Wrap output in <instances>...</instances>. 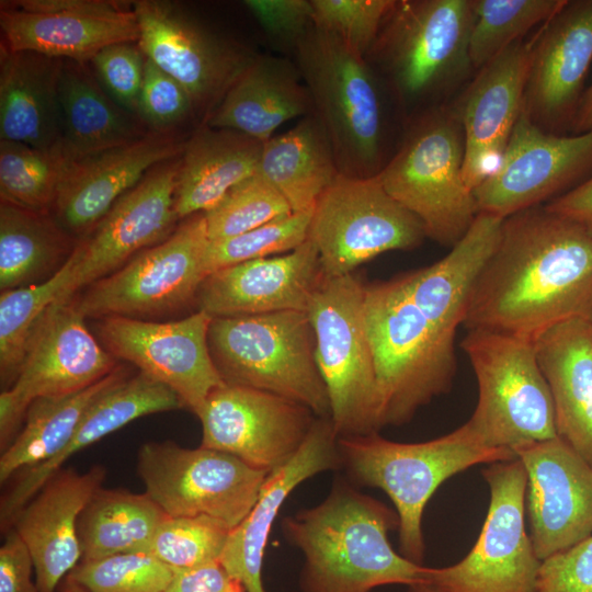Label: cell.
<instances>
[{
	"instance_id": "1",
	"label": "cell",
	"mask_w": 592,
	"mask_h": 592,
	"mask_svg": "<svg viewBox=\"0 0 592 592\" xmlns=\"http://www.w3.org/2000/svg\"><path fill=\"white\" fill-rule=\"evenodd\" d=\"M480 267L474 253L455 248L428 266L364 286L380 429L409 422L452 388L456 333Z\"/></svg>"
},
{
	"instance_id": "2",
	"label": "cell",
	"mask_w": 592,
	"mask_h": 592,
	"mask_svg": "<svg viewBox=\"0 0 592 592\" xmlns=\"http://www.w3.org/2000/svg\"><path fill=\"white\" fill-rule=\"evenodd\" d=\"M572 319L592 322V229L544 204L504 218L464 327L534 341Z\"/></svg>"
},
{
	"instance_id": "3",
	"label": "cell",
	"mask_w": 592,
	"mask_h": 592,
	"mask_svg": "<svg viewBox=\"0 0 592 592\" xmlns=\"http://www.w3.org/2000/svg\"><path fill=\"white\" fill-rule=\"evenodd\" d=\"M396 511L346 480H335L319 504L282 520L288 544L300 550L301 592H369L387 584L425 581L428 567L396 553L388 532Z\"/></svg>"
},
{
	"instance_id": "4",
	"label": "cell",
	"mask_w": 592,
	"mask_h": 592,
	"mask_svg": "<svg viewBox=\"0 0 592 592\" xmlns=\"http://www.w3.org/2000/svg\"><path fill=\"white\" fill-rule=\"evenodd\" d=\"M338 448L352 483L378 488L388 496L399 521V551L420 565L425 551L423 511L437 488L471 466L515 458L512 449L480 444L465 424L419 443L389 441L378 432L342 436Z\"/></svg>"
},
{
	"instance_id": "5",
	"label": "cell",
	"mask_w": 592,
	"mask_h": 592,
	"mask_svg": "<svg viewBox=\"0 0 592 592\" xmlns=\"http://www.w3.org/2000/svg\"><path fill=\"white\" fill-rule=\"evenodd\" d=\"M292 55L340 174L376 177L388 161L385 110L376 71L365 57L315 25Z\"/></svg>"
},
{
	"instance_id": "6",
	"label": "cell",
	"mask_w": 592,
	"mask_h": 592,
	"mask_svg": "<svg viewBox=\"0 0 592 592\" xmlns=\"http://www.w3.org/2000/svg\"><path fill=\"white\" fill-rule=\"evenodd\" d=\"M463 163L464 134L457 114L430 107L411 118L396 152L376 178L422 223L428 238L453 248L478 215Z\"/></svg>"
},
{
	"instance_id": "7",
	"label": "cell",
	"mask_w": 592,
	"mask_h": 592,
	"mask_svg": "<svg viewBox=\"0 0 592 592\" xmlns=\"http://www.w3.org/2000/svg\"><path fill=\"white\" fill-rule=\"evenodd\" d=\"M470 0H395L365 59L409 109L435 98L473 68Z\"/></svg>"
},
{
	"instance_id": "8",
	"label": "cell",
	"mask_w": 592,
	"mask_h": 592,
	"mask_svg": "<svg viewBox=\"0 0 592 592\" xmlns=\"http://www.w3.org/2000/svg\"><path fill=\"white\" fill-rule=\"evenodd\" d=\"M208 346L225 384L269 391L306 406L317 418L330 419L306 311L213 318Z\"/></svg>"
},
{
	"instance_id": "9",
	"label": "cell",
	"mask_w": 592,
	"mask_h": 592,
	"mask_svg": "<svg viewBox=\"0 0 592 592\" xmlns=\"http://www.w3.org/2000/svg\"><path fill=\"white\" fill-rule=\"evenodd\" d=\"M460 346L478 385L476 408L464 424L480 444L513 449L557 436L553 396L533 340L471 329Z\"/></svg>"
},
{
	"instance_id": "10",
	"label": "cell",
	"mask_w": 592,
	"mask_h": 592,
	"mask_svg": "<svg viewBox=\"0 0 592 592\" xmlns=\"http://www.w3.org/2000/svg\"><path fill=\"white\" fill-rule=\"evenodd\" d=\"M364 284L354 273L323 277L307 314L316 338V361L327 387L338 437L380 430L373 352L364 316Z\"/></svg>"
},
{
	"instance_id": "11",
	"label": "cell",
	"mask_w": 592,
	"mask_h": 592,
	"mask_svg": "<svg viewBox=\"0 0 592 592\" xmlns=\"http://www.w3.org/2000/svg\"><path fill=\"white\" fill-rule=\"evenodd\" d=\"M146 493L170 517L208 516L237 527L251 512L270 473L208 447L148 442L137 454Z\"/></svg>"
},
{
	"instance_id": "12",
	"label": "cell",
	"mask_w": 592,
	"mask_h": 592,
	"mask_svg": "<svg viewBox=\"0 0 592 592\" xmlns=\"http://www.w3.org/2000/svg\"><path fill=\"white\" fill-rule=\"evenodd\" d=\"M487 515L470 551L458 562L430 568L425 581L443 592H535L542 560L525 530L526 473L519 458L489 464Z\"/></svg>"
},
{
	"instance_id": "13",
	"label": "cell",
	"mask_w": 592,
	"mask_h": 592,
	"mask_svg": "<svg viewBox=\"0 0 592 592\" xmlns=\"http://www.w3.org/2000/svg\"><path fill=\"white\" fill-rule=\"evenodd\" d=\"M132 4L141 52L186 90L198 123H206L257 54L179 3L137 0Z\"/></svg>"
},
{
	"instance_id": "14",
	"label": "cell",
	"mask_w": 592,
	"mask_h": 592,
	"mask_svg": "<svg viewBox=\"0 0 592 592\" xmlns=\"http://www.w3.org/2000/svg\"><path fill=\"white\" fill-rule=\"evenodd\" d=\"M204 213L182 220L164 241L132 258L73 297L84 317H143L174 311L196 299L207 277Z\"/></svg>"
},
{
	"instance_id": "15",
	"label": "cell",
	"mask_w": 592,
	"mask_h": 592,
	"mask_svg": "<svg viewBox=\"0 0 592 592\" xmlns=\"http://www.w3.org/2000/svg\"><path fill=\"white\" fill-rule=\"evenodd\" d=\"M308 238L318 250L323 276L331 278L351 274L382 253L412 250L426 235L376 177L339 174L312 210Z\"/></svg>"
},
{
	"instance_id": "16",
	"label": "cell",
	"mask_w": 592,
	"mask_h": 592,
	"mask_svg": "<svg viewBox=\"0 0 592 592\" xmlns=\"http://www.w3.org/2000/svg\"><path fill=\"white\" fill-rule=\"evenodd\" d=\"M75 299L56 300L36 327L14 384L0 394V445L15 439L30 405L84 389L112 373L117 360L89 331Z\"/></svg>"
},
{
	"instance_id": "17",
	"label": "cell",
	"mask_w": 592,
	"mask_h": 592,
	"mask_svg": "<svg viewBox=\"0 0 592 592\" xmlns=\"http://www.w3.org/2000/svg\"><path fill=\"white\" fill-rule=\"evenodd\" d=\"M592 177V132L544 130L522 111L496 170L473 194L478 214L506 218L543 205Z\"/></svg>"
},
{
	"instance_id": "18",
	"label": "cell",
	"mask_w": 592,
	"mask_h": 592,
	"mask_svg": "<svg viewBox=\"0 0 592 592\" xmlns=\"http://www.w3.org/2000/svg\"><path fill=\"white\" fill-rule=\"evenodd\" d=\"M212 319L202 310L167 322L104 317L96 323V334L116 360L171 388L197 415L208 396L225 384L208 346Z\"/></svg>"
},
{
	"instance_id": "19",
	"label": "cell",
	"mask_w": 592,
	"mask_h": 592,
	"mask_svg": "<svg viewBox=\"0 0 592 592\" xmlns=\"http://www.w3.org/2000/svg\"><path fill=\"white\" fill-rule=\"evenodd\" d=\"M196 417L202 423V446L270 474L293 458L317 419L301 403L230 384L216 388Z\"/></svg>"
},
{
	"instance_id": "20",
	"label": "cell",
	"mask_w": 592,
	"mask_h": 592,
	"mask_svg": "<svg viewBox=\"0 0 592 592\" xmlns=\"http://www.w3.org/2000/svg\"><path fill=\"white\" fill-rule=\"evenodd\" d=\"M181 156L153 167L78 239L75 272L58 300L73 298L173 234L179 221L174 195Z\"/></svg>"
},
{
	"instance_id": "21",
	"label": "cell",
	"mask_w": 592,
	"mask_h": 592,
	"mask_svg": "<svg viewBox=\"0 0 592 592\" xmlns=\"http://www.w3.org/2000/svg\"><path fill=\"white\" fill-rule=\"evenodd\" d=\"M0 8L1 47L11 52L86 62L110 45L139 39L132 2L11 0Z\"/></svg>"
},
{
	"instance_id": "22",
	"label": "cell",
	"mask_w": 592,
	"mask_h": 592,
	"mask_svg": "<svg viewBox=\"0 0 592 592\" xmlns=\"http://www.w3.org/2000/svg\"><path fill=\"white\" fill-rule=\"evenodd\" d=\"M526 473L530 538L539 560L592 535V466L556 437L512 449Z\"/></svg>"
},
{
	"instance_id": "23",
	"label": "cell",
	"mask_w": 592,
	"mask_h": 592,
	"mask_svg": "<svg viewBox=\"0 0 592 592\" xmlns=\"http://www.w3.org/2000/svg\"><path fill=\"white\" fill-rule=\"evenodd\" d=\"M591 64L592 0H568L534 39L523 112L546 132H570Z\"/></svg>"
},
{
	"instance_id": "24",
	"label": "cell",
	"mask_w": 592,
	"mask_h": 592,
	"mask_svg": "<svg viewBox=\"0 0 592 592\" xmlns=\"http://www.w3.org/2000/svg\"><path fill=\"white\" fill-rule=\"evenodd\" d=\"M187 138L149 130L141 138L68 162L52 214L77 239L157 164L182 155Z\"/></svg>"
},
{
	"instance_id": "25",
	"label": "cell",
	"mask_w": 592,
	"mask_h": 592,
	"mask_svg": "<svg viewBox=\"0 0 592 592\" xmlns=\"http://www.w3.org/2000/svg\"><path fill=\"white\" fill-rule=\"evenodd\" d=\"M533 44L510 45L479 69L463 95V177L471 191L498 167L523 111Z\"/></svg>"
},
{
	"instance_id": "26",
	"label": "cell",
	"mask_w": 592,
	"mask_h": 592,
	"mask_svg": "<svg viewBox=\"0 0 592 592\" xmlns=\"http://www.w3.org/2000/svg\"><path fill=\"white\" fill-rule=\"evenodd\" d=\"M319 253L308 238L295 250L217 270L202 283L196 304L213 318L306 311L323 280Z\"/></svg>"
},
{
	"instance_id": "27",
	"label": "cell",
	"mask_w": 592,
	"mask_h": 592,
	"mask_svg": "<svg viewBox=\"0 0 592 592\" xmlns=\"http://www.w3.org/2000/svg\"><path fill=\"white\" fill-rule=\"evenodd\" d=\"M104 478L100 465L84 473L60 469L16 515L12 527L31 554L38 592H57L81 561L79 516Z\"/></svg>"
},
{
	"instance_id": "28",
	"label": "cell",
	"mask_w": 592,
	"mask_h": 592,
	"mask_svg": "<svg viewBox=\"0 0 592 592\" xmlns=\"http://www.w3.org/2000/svg\"><path fill=\"white\" fill-rule=\"evenodd\" d=\"M341 467L338 435L329 418H317L299 451L272 471L247 517L230 531L219 561L246 592H265L262 566L275 519L288 496L305 480Z\"/></svg>"
},
{
	"instance_id": "29",
	"label": "cell",
	"mask_w": 592,
	"mask_h": 592,
	"mask_svg": "<svg viewBox=\"0 0 592 592\" xmlns=\"http://www.w3.org/2000/svg\"><path fill=\"white\" fill-rule=\"evenodd\" d=\"M0 52V138L42 150L61 149L64 59L4 47Z\"/></svg>"
},
{
	"instance_id": "30",
	"label": "cell",
	"mask_w": 592,
	"mask_h": 592,
	"mask_svg": "<svg viewBox=\"0 0 592 592\" xmlns=\"http://www.w3.org/2000/svg\"><path fill=\"white\" fill-rule=\"evenodd\" d=\"M312 113L310 93L294 60L257 54L204 124L264 144L285 122Z\"/></svg>"
},
{
	"instance_id": "31",
	"label": "cell",
	"mask_w": 592,
	"mask_h": 592,
	"mask_svg": "<svg viewBox=\"0 0 592 592\" xmlns=\"http://www.w3.org/2000/svg\"><path fill=\"white\" fill-rule=\"evenodd\" d=\"M534 343L553 396L557 435L592 466V322L568 320Z\"/></svg>"
},
{
	"instance_id": "32",
	"label": "cell",
	"mask_w": 592,
	"mask_h": 592,
	"mask_svg": "<svg viewBox=\"0 0 592 592\" xmlns=\"http://www.w3.org/2000/svg\"><path fill=\"white\" fill-rule=\"evenodd\" d=\"M263 143L240 132L200 124L187 138L174 195L179 220L215 207L258 173Z\"/></svg>"
},
{
	"instance_id": "33",
	"label": "cell",
	"mask_w": 592,
	"mask_h": 592,
	"mask_svg": "<svg viewBox=\"0 0 592 592\" xmlns=\"http://www.w3.org/2000/svg\"><path fill=\"white\" fill-rule=\"evenodd\" d=\"M88 62L62 61L61 150L68 162L133 143L151 130L136 113L110 96Z\"/></svg>"
},
{
	"instance_id": "34",
	"label": "cell",
	"mask_w": 592,
	"mask_h": 592,
	"mask_svg": "<svg viewBox=\"0 0 592 592\" xmlns=\"http://www.w3.org/2000/svg\"><path fill=\"white\" fill-rule=\"evenodd\" d=\"M258 174L280 192L293 213L314 210L340 174L327 133L314 113L263 144Z\"/></svg>"
},
{
	"instance_id": "35",
	"label": "cell",
	"mask_w": 592,
	"mask_h": 592,
	"mask_svg": "<svg viewBox=\"0 0 592 592\" xmlns=\"http://www.w3.org/2000/svg\"><path fill=\"white\" fill-rule=\"evenodd\" d=\"M77 242L52 213L1 201V292L50 278L67 262Z\"/></svg>"
},
{
	"instance_id": "36",
	"label": "cell",
	"mask_w": 592,
	"mask_h": 592,
	"mask_svg": "<svg viewBox=\"0 0 592 592\" xmlns=\"http://www.w3.org/2000/svg\"><path fill=\"white\" fill-rule=\"evenodd\" d=\"M129 375L128 368L118 365L107 376L84 389L35 399L26 411L23 428L1 453L0 482H7L18 471L59 454L95 400Z\"/></svg>"
},
{
	"instance_id": "37",
	"label": "cell",
	"mask_w": 592,
	"mask_h": 592,
	"mask_svg": "<svg viewBox=\"0 0 592 592\" xmlns=\"http://www.w3.org/2000/svg\"><path fill=\"white\" fill-rule=\"evenodd\" d=\"M168 515L146 493L100 488L81 512V561L145 551Z\"/></svg>"
},
{
	"instance_id": "38",
	"label": "cell",
	"mask_w": 592,
	"mask_h": 592,
	"mask_svg": "<svg viewBox=\"0 0 592 592\" xmlns=\"http://www.w3.org/2000/svg\"><path fill=\"white\" fill-rule=\"evenodd\" d=\"M73 250L50 278L30 286L8 289L0 295V380L2 390L16 380L30 340L46 310L69 285L76 266Z\"/></svg>"
},
{
	"instance_id": "39",
	"label": "cell",
	"mask_w": 592,
	"mask_h": 592,
	"mask_svg": "<svg viewBox=\"0 0 592 592\" xmlns=\"http://www.w3.org/2000/svg\"><path fill=\"white\" fill-rule=\"evenodd\" d=\"M568 0H470L474 13L469 59L481 69L539 23H546Z\"/></svg>"
},
{
	"instance_id": "40",
	"label": "cell",
	"mask_w": 592,
	"mask_h": 592,
	"mask_svg": "<svg viewBox=\"0 0 592 592\" xmlns=\"http://www.w3.org/2000/svg\"><path fill=\"white\" fill-rule=\"evenodd\" d=\"M67 164L61 149L42 150L22 143L1 139V201L37 212L52 213Z\"/></svg>"
},
{
	"instance_id": "41",
	"label": "cell",
	"mask_w": 592,
	"mask_h": 592,
	"mask_svg": "<svg viewBox=\"0 0 592 592\" xmlns=\"http://www.w3.org/2000/svg\"><path fill=\"white\" fill-rule=\"evenodd\" d=\"M230 531L224 523L204 515L168 516L144 553L174 571L195 568L219 560Z\"/></svg>"
},
{
	"instance_id": "42",
	"label": "cell",
	"mask_w": 592,
	"mask_h": 592,
	"mask_svg": "<svg viewBox=\"0 0 592 592\" xmlns=\"http://www.w3.org/2000/svg\"><path fill=\"white\" fill-rule=\"evenodd\" d=\"M293 213L280 192L260 174L231 189L204 213L209 241L228 239Z\"/></svg>"
},
{
	"instance_id": "43",
	"label": "cell",
	"mask_w": 592,
	"mask_h": 592,
	"mask_svg": "<svg viewBox=\"0 0 592 592\" xmlns=\"http://www.w3.org/2000/svg\"><path fill=\"white\" fill-rule=\"evenodd\" d=\"M311 215L291 213L244 234L209 241L204 257L207 276L227 266L295 250L308 239Z\"/></svg>"
},
{
	"instance_id": "44",
	"label": "cell",
	"mask_w": 592,
	"mask_h": 592,
	"mask_svg": "<svg viewBox=\"0 0 592 592\" xmlns=\"http://www.w3.org/2000/svg\"><path fill=\"white\" fill-rule=\"evenodd\" d=\"M174 573L152 555L133 551L80 561L66 579L88 592H162Z\"/></svg>"
},
{
	"instance_id": "45",
	"label": "cell",
	"mask_w": 592,
	"mask_h": 592,
	"mask_svg": "<svg viewBox=\"0 0 592 592\" xmlns=\"http://www.w3.org/2000/svg\"><path fill=\"white\" fill-rule=\"evenodd\" d=\"M395 0H311L314 25L365 57Z\"/></svg>"
},
{
	"instance_id": "46",
	"label": "cell",
	"mask_w": 592,
	"mask_h": 592,
	"mask_svg": "<svg viewBox=\"0 0 592 592\" xmlns=\"http://www.w3.org/2000/svg\"><path fill=\"white\" fill-rule=\"evenodd\" d=\"M137 114L152 130H174V127L184 121L190 118L197 121L186 90L148 58Z\"/></svg>"
},
{
	"instance_id": "47",
	"label": "cell",
	"mask_w": 592,
	"mask_h": 592,
	"mask_svg": "<svg viewBox=\"0 0 592 592\" xmlns=\"http://www.w3.org/2000/svg\"><path fill=\"white\" fill-rule=\"evenodd\" d=\"M89 62L110 96L126 110L137 114L146 65V56L138 44L110 45L101 49Z\"/></svg>"
},
{
	"instance_id": "48",
	"label": "cell",
	"mask_w": 592,
	"mask_h": 592,
	"mask_svg": "<svg viewBox=\"0 0 592 592\" xmlns=\"http://www.w3.org/2000/svg\"><path fill=\"white\" fill-rule=\"evenodd\" d=\"M243 5L265 35L291 54L314 25L311 0H246Z\"/></svg>"
},
{
	"instance_id": "49",
	"label": "cell",
	"mask_w": 592,
	"mask_h": 592,
	"mask_svg": "<svg viewBox=\"0 0 592 592\" xmlns=\"http://www.w3.org/2000/svg\"><path fill=\"white\" fill-rule=\"evenodd\" d=\"M535 592H592V535L544 559Z\"/></svg>"
},
{
	"instance_id": "50",
	"label": "cell",
	"mask_w": 592,
	"mask_h": 592,
	"mask_svg": "<svg viewBox=\"0 0 592 592\" xmlns=\"http://www.w3.org/2000/svg\"><path fill=\"white\" fill-rule=\"evenodd\" d=\"M33 570L26 545L11 527L5 532L0 548V592H38L36 583L32 581Z\"/></svg>"
},
{
	"instance_id": "51",
	"label": "cell",
	"mask_w": 592,
	"mask_h": 592,
	"mask_svg": "<svg viewBox=\"0 0 592 592\" xmlns=\"http://www.w3.org/2000/svg\"><path fill=\"white\" fill-rule=\"evenodd\" d=\"M162 592H246V589L216 560L175 571L172 581Z\"/></svg>"
},
{
	"instance_id": "52",
	"label": "cell",
	"mask_w": 592,
	"mask_h": 592,
	"mask_svg": "<svg viewBox=\"0 0 592 592\" xmlns=\"http://www.w3.org/2000/svg\"><path fill=\"white\" fill-rule=\"evenodd\" d=\"M544 205L549 210L592 229V177Z\"/></svg>"
},
{
	"instance_id": "53",
	"label": "cell",
	"mask_w": 592,
	"mask_h": 592,
	"mask_svg": "<svg viewBox=\"0 0 592 592\" xmlns=\"http://www.w3.org/2000/svg\"><path fill=\"white\" fill-rule=\"evenodd\" d=\"M573 135L592 132V84L584 91L570 127Z\"/></svg>"
},
{
	"instance_id": "54",
	"label": "cell",
	"mask_w": 592,
	"mask_h": 592,
	"mask_svg": "<svg viewBox=\"0 0 592 592\" xmlns=\"http://www.w3.org/2000/svg\"><path fill=\"white\" fill-rule=\"evenodd\" d=\"M407 592H443L437 587L429 582H419L408 585Z\"/></svg>"
},
{
	"instance_id": "55",
	"label": "cell",
	"mask_w": 592,
	"mask_h": 592,
	"mask_svg": "<svg viewBox=\"0 0 592 592\" xmlns=\"http://www.w3.org/2000/svg\"><path fill=\"white\" fill-rule=\"evenodd\" d=\"M57 592H88V591L65 578L64 581L58 587Z\"/></svg>"
}]
</instances>
